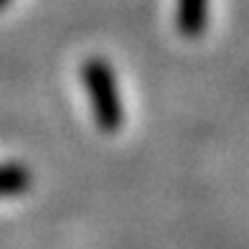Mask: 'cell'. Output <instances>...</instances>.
<instances>
[{
	"mask_svg": "<svg viewBox=\"0 0 249 249\" xmlns=\"http://www.w3.org/2000/svg\"><path fill=\"white\" fill-rule=\"evenodd\" d=\"M79 76H82L89 107H92L94 124L107 135L117 132L124 124V102L112 64L105 56H89L79 66Z\"/></svg>",
	"mask_w": 249,
	"mask_h": 249,
	"instance_id": "obj_1",
	"label": "cell"
},
{
	"mask_svg": "<svg viewBox=\"0 0 249 249\" xmlns=\"http://www.w3.org/2000/svg\"><path fill=\"white\" fill-rule=\"evenodd\" d=\"M211 23V0H176V28L183 38L198 41Z\"/></svg>",
	"mask_w": 249,
	"mask_h": 249,
	"instance_id": "obj_2",
	"label": "cell"
},
{
	"mask_svg": "<svg viewBox=\"0 0 249 249\" xmlns=\"http://www.w3.org/2000/svg\"><path fill=\"white\" fill-rule=\"evenodd\" d=\"M31 186H33V173L28 165L16 160L0 163V201L23 196L31 191Z\"/></svg>",
	"mask_w": 249,
	"mask_h": 249,
	"instance_id": "obj_3",
	"label": "cell"
},
{
	"mask_svg": "<svg viewBox=\"0 0 249 249\" xmlns=\"http://www.w3.org/2000/svg\"><path fill=\"white\" fill-rule=\"evenodd\" d=\"M8 3H10V0H0V10H3V8H5Z\"/></svg>",
	"mask_w": 249,
	"mask_h": 249,
	"instance_id": "obj_4",
	"label": "cell"
}]
</instances>
